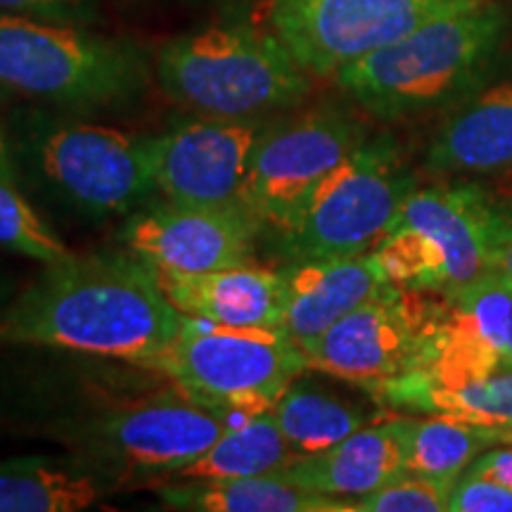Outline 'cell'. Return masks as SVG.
<instances>
[{"mask_svg": "<svg viewBox=\"0 0 512 512\" xmlns=\"http://www.w3.org/2000/svg\"><path fill=\"white\" fill-rule=\"evenodd\" d=\"M0 178H5V181L17 183V166H15V157H12L10 140H8V136H5L3 126H0Z\"/></svg>", "mask_w": 512, "mask_h": 512, "instance_id": "cell-29", "label": "cell"}, {"mask_svg": "<svg viewBox=\"0 0 512 512\" xmlns=\"http://www.w3.org/2000/svg\"><path fill=\"white\" fill-rule=\"evenodd\" d=\"M136 366L169 377L190 401L245 418L273 408L311 363L283 328H235L185 316L181 330Z\"/></svg>", "mask_w": 512, "mask_h": 512, "instance_id": "cell-6", "label": "cell"}, {"mask_svg": "<svg viewBox=\"0 0 512 512\" xmlns=\"http://www.w3.org/2000/svg\"><path fill=\"white\" fill-rule=\"evenodd\" d=\"M510 27V5L484 0L361 57L337 74V83L380 119L448 112L491 81Z\"/></svg>", "mask_w": 512, "mask_h": 512, "instance_id": "cell-2", "label": "cell"}, {"mask_svg": "<svg viewBox=\"0 0 512 512\" xmlns=\"http://www.w3.org/2000/svg\"><path fill=\"white\" fill-rule=\"evenodd\" d=\"M494 271H498L501 275H505V278L512 280V242H503V245L496 249Z\"/></svg>", "mask_w": 512, "mask_h": 512, "instance_id": "cell-31", "label": "cell"}, {"mask_svg": "<svg viewBox=\"0 0 512 512\" xmlns=\"http://www.w3.org/2000/svg\"><path fill=\"white\" fill-rule=\"evenodd\" d=\"M496 214L501 223V245L512 242V197L508 200H496Z\"/></svg>", "mask_w": 512, "mask_h": 512, "instance_id": "cell-30", "label": "cell"}, {"mask_svg": "<svg viewBox=\"0 0 512 512\" xmlns=\"http://www.w3.org/2000/svg\"><path fill=\"white\" fill-rule=\"evenodd\" d=\"M496 200L477 183L415 188L370 249L387 283L451 297L494 273Z\"/></svg>", "mask_w": 512, "mask_h": 512, "instance_id": "cell-4", "label": "cell"}, {"mask_svg": "<svg viewBox=\"0 0 512 512\" xmlns=\"http://www.w3.org/2000/svg\"><path fill=\"white\" fill-rule=\"evenodd\" d=\"M451 486L403 472L351 501V512H446Z\"/></svg>", "mask_w": 512, "mask_h": 512, "instance_id": "cell-26", "label": "cell"}, {"mask_svg": "<svg viewBox=\"0 0 512 512\" xmlns=\"http://www.w3.org/2000/svg\"><path fill=\"white\" fill-rule=\"evenodd\" d=\"M484 0H268V22L311 76H337L430 19Z\"/></svg>", "mask_w": 512, "mask_h": 512, "instance_id": "cell-8", "label": "cell"}, {"mask_svg": "<svg viewBox=\"0 0 512 512\" xmlns=\"http://www.w3.org/2000/svg\"><path fill=\"white\" fill-rule=\"evenodd\" d=\"M261 228L242 204L166 202L133 216L119 240L157 273L192 275L252 264Z\"/></svg>", "mask_w": 512, "mask_h": 512, "instance_id": "cell-14", "label": "cell"}, {"mask_svg": "<svg viewBox=\"0 0 512 512\" xmlns=\"http://www.w3.org/2000/svg\"><path fill=\"white\" fill-rule=\"evenodd\" d=\"M29 150L46 183L86 214H128L157 190L145 138L119 128L36 126Z\"/></svg>", "mask_w": 512, "mask_h": 512, "instance_id": "cell-9", "label": "cell"}, {"mask_svg": "<svg viewBox=\"0 0 512 512\" xmlns=\"http://www.w3.org/2000/svg\"><path fill=\"white\" fill-rule=\"evenodd\" d=\"M299 453L285 439L271 408L252 413L230 425L200 458L176 472L181 482H214V479H238L271 475L290 465Z\"/></svg>", "mask_w": 512, "mask_h": 512, "instance_id": "cell-22", "label": "cell"}, {"mask_svg": "<svg viewBox=\"0 0 512 512\" xmlns=\"http://www.w3.org/2000/svg\"><path fill=\"white\" fill-rule=\"evenodd\" d=\"M164 91L209 117L254 119L302 102L311 74L275 31L226 24L178 36L157 55Z\"/></svg>", "mask_w": 512, "mask_h": 512, "instance_id": "cell-3", "label": "cell"}, {"mask_svg": "<svg viewBox=\"0 0 512 512\" xmlns=\"http://www.w3.org/2000/svg\"><path fill=\"white\" fill-rule=\"evenodd\" d=\"M363 140V126L335 107L266 126L249 162L240 204L261 226L283 233L309 192Z\"/></svg>", "mask_w": 512, "mask_h": 512, "instance_id": "cell-10", "label": "cell"}, {"mask_svg": "<svg viewBox=\"0 0 512 512\" xmlns=\"http://www.w3.org/2000/svg\"><path fill=\"white\" fill-rule=\"evenodd\" d=\"M0 12L86 27L98 19V0H0Z\"/></svg>", "mask_w": 512, "mask_h": 512, "instance_id": "cell-28", "label": "cell"}, {"mask_svg": "<svg viewBox=\"0 0 512 512\" xmlns=\"http://www.w3.org/2000/svg\"><path fill=\"white\" fill-rule=\"evenodd\" d=\"M406 472L401 418L363 425L325 451L294 458L290 465L271 472L287 484L316 494L354 498L392 482Z\"/></svg>", "mask_w": 512, "mask_h": 512, "instance_id": "cell-18", "label": "cell"}, {"mask_svg": "<svg viewBox=\"0 0 512 512\" xmlns=\"http://www.w3.org/2000/svg\"><path fill=\"white\" fill-rule=\"evenodd\" d=\"M105 477L79 460L22 456L0 460V512H79L110 491Z\"/></svg>", "mask_w": 512, "mask_h": 512, "instance_id": "cell-19", "label": "cell"}, {"mask_svg": "<svg viewBox=\"0 0 512 512\" xmlns=\"http://www.w3.org/2000/svg\"><path fill=\"white\" fill-rule=\"evenodd\" d=\"M285 280L283 330L302 349L387 285L373 252L297 261L285 268Z\"/></svg>", "mask_w": 512, "mask_h": 512, "instance_id": "cell-17", "label": "cell"}, {"mask_svg": "<svg viewBox=\"0 0 512 512\" xmlns=\"http://www.w3.org/2000/svg\"><path fill=\"white\" fill-rule=\"evenodd\" d=\"M0 249L29 256L46 266L72 256L55 230L19 192L17 183L5 178H0Z\"/></svg>", "mask_w": 512, "mask_h": 512, "instance_id": "cell-25", "label": "cell"}, {"mask_svg": "<svg viewBox=\"0 0 512 512\" xmlns=\"http://www.w3.org/2000/svg\"><path fill=\"white\" fill-rule=\"evenodd\" d=\"M159 498L169 508L195 512H351L349 498L316 494L275 475L164 484Z\"/></svg>", "mask_w": 512, "mask_h": 512, "instance_id": "cell-20", "label": "cell"}, {"mask_svg": "<svg viewBox=\"0 0 512 512\" xmlns=\"http://www.w3.org/2000/svg\"><path fill=\"white\" fill-rule=\"evenodd\" d=\"M264 131L256 119L211 117L145 138L157 190L178 204H240L249 162Z\"/></svg>", "mask_w": 512, "mask_h": 512, "instance_id": "cell-12", "label": "cell"}, {"mask_svg": "<svg viewBox=\"0 0 512 512\" xmlns=\"http://www.w3.org/2000/svg\"><path fill=\"white\" fill-rule=\"evenodd\" d=\"M415 188L418 181L394 138H366L309 192L290 226L278 233L283 254L290 264L366 254Z\"/></svg>", "mask_w": 512, "mask_h": 512, "instance_id": "cell-7", "label": "cell"}, {"mask_svg": "<svg viewBox=\"0 0 512 512\" xmlns=\"http://www.w3.org/2000/svg\"><path fill=\"white\" fill-rule=\"evenodd\" d=\"M183 320L138 254H72L48 264L0 313V342L136 363L162 349Z\"/></svg>", "mask_w": 512, "mask_h": 512, "instance_id": "cell-1", "label": "cell"}, {"mask_svg": "<svg viewBox=\"0 0 512 512\" xmlns=\"http://www.w3.org/2000/svg\"><path fill=\"white\" fill-rule=\"evenodd\" d=\"M439 302V294L387 283L304 347L311 368L361 384L370 392L411 373L422 356Z\"/></svg>", "mask_w": 512, "mask_h": 512, "instance_id": "cell-11", "label": "cell"}, {"mask_svg": "<svg viewBox=\"0 0 512 512\" xmlns=\"http://www.w3.org/2000/svg\"><path fill=\"white\" fill-rule=\"evenodd\" d=\"M401 411L422 415H446L477 425L512 432V368L496 370L482 380L460 384L453 389H432L415 394Z\"/></svg>", "mask_w": 512, "mask_h": 512, "instance_id": "cell-24", "label": "cell"}, {"mask_svg": "<svg viewBox=\"0 0 512 512\" xmlns=\"http://www.w3.org/2000/svg\"><path fill=\"white\" fill-rule=\"evenodd\" d=\"M164 294L183 316L235 328H283L285 271L242 264L192 275L159 273Z\"/></svg>", "mask_w": 512, "mask_h": 512, "instance_id": "cell-16", "label": "cell"}, {"mask_svg": "<svg viewBox=\"0 0 512 512\" xmlns=\"http://www.w3.org/2000/svg\"><path fill=\"white\" fill-rule=\"evenodd\" d=\"M510 366H512V351H510Z\"/></svg>", "mask_w": 512, "mask_h": 512, "instance_id": "cell-32", "label": "cell"}, {"mask_svg": "<svg viewBox=\"0 0 512 512\" xmlns=\"http://www.w3.org/2000/svg\"><path fill=\"white\" fill-rule=\"evenodd\" d=\"M439 176H484L512 169V76L486 83L446 114L425 152Z\"/></svg>", "mask_w": 512, "mask_h": 512, "instance_id": "cell-15", "label": "cell"}, {"mask_svg": "<svg viewBox=\"0 0 512 512\" xmlns=\"http://www.w3.org/2000/svg\"><path fill=\"white\" fill-rule=\"evenodd\" d=\"M406 472L451 486L489 448L512 444V432L446 415L401 418Z\"/></svg>", "mask_w": 512, "mask_h": 512, "instance_id": "cell-21", "label": "cell"}, {"mask_svg": "<svg viewBox=\"0 0 512 512\" xmlns=\"http://www.w3.org/2000/svg\"><path fill=\"white\" fill-rule=\"evenodd\" d=\"M448 512H512V489L465 470L453 484Z\"/></svg>", "mask_w": 512, "mask_h": 512, "instance_id": "cell-27", "label": "cell"}, {"mask_svg": "<svg viewBox=\"0 0 512 512\" xmlns=\"http://www.w3.org/2000/svg\"><path fill=\"white\" fill-rule=\"evenodd\" d=\"M238 420V415L183 396L121 408L95 420L86 432L88 446L110 465L174 477Z\"/></svg>", "mask_w": 512, "mask_h": 512, "instance_id": "cell-13", "label": "cell"}, {"mask_svg": "<svg viewBox=\"0 0 512 512\" xmlns=\"http://www.w3.org/2000/svg\"><path fill=\"white\" fill-rule=\"evenodd\" d=\"M271 411L299 456L325 451L370 422L368 413L356 403L297 380L273 403Z\"/></svg>", "mask_w": 512, "mask_h": 512, "instance_id": "cell-23", "label": "cell"}, {"mask_svg": "<svg viewBox=\"0 0 512 512\" xmlns=\"http://www.w3.org/2000/svg\"><path fill=\"white\" fill-rule=\"evenodd\" d=\"M147 60L136 43L76 24L0 12V88L72 107H105L143 91Z\"/></svg>", "mask_w": 512, "mask_h": 512, "instance_id": "cell-5", "label": "cell"}]
</instances>
